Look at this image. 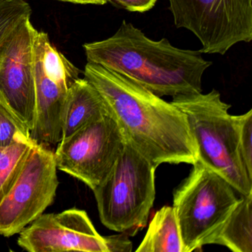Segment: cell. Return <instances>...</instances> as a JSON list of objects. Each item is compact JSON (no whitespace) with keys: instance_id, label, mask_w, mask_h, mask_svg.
Listing matches in <instances>:
<instances>
[{"instance_id":"9","label":"cell","mask_w":252,"mask_h":252,"mask_svg":"<svg viewBox=\"0 0 252 252\" xmlns=\"http://www.w3.org/2000/svg\"><path fill=\"white\" fill-rule=\"evenodd\" d=\"M54 152L34 142L12 187L0 202V235L19 234L55 200L60 182Z\"/></svg>"},{"instance_id":"14","label":"cell","mask_w":252,"mask_h":252,"mask_svg":"<svg viewBox=\"0 0 252 252\" xmlns=\"http://www.w3.org/2000/svg\"><path fill=\"white\" fill-rule=\"evenodd\" d=\"M137 252H183L178 220L172 206L158 211Z\"/></svg>"},{"instance_id":"12","label":"cell","mask_w":252,"mask_h":252,"mask_svg":"<svg viewBox=\"0 0 252 252\" xmlns=\"http://www.w3.org/2000/svg\"><path fill=\"white\" fill-rule=\"evenodd\" d=\"M110 113L102 95L86 79H76L70 87L62 116V139L88 124Z\"/></svg>"},{"instance_id":"2","label":"cell","mask_w":252,"mask_h":252,"mask_svg":"<svg viewBox=\"0 0 252 252\" xmlns=\"http://www.w3.org/2000/svg\"><path fill=\"white\" fill-rule=\"evenodd\" d=\"M88 63L99 64L159 97L202 93V77L212 64L200 51L149 39L126 20L108 39L83 45Z\"/></svg>"},{"instance_id":"18","label":"cell","mask_w":252,"mask_h":252,"mask_svg":"<svg viewBox=\"0 0 252 252\" xmlns=\"http://www.w3.org/2000/svg\"><path fill=\"white\" fill-rule=\"evenodd\" d=\"M238 148L242 161L252 178V110L237 116Z\"/></svg>"},{"instance_id":"4","label":"cell","mask_w":252,"mask_h":252,"mask_svg":"<svg viewBox=\"0 0 252 252\" xmlns=\"http://www.w3.org/2000/svg\"><path fill=\"white\" fill-rule=\"evenodd\" d=\"M156 169L126 135L113 169L93 189L103 225L130 235L146 226L156 197Z\"/></svg>"},{"instance_id":"15","label":"cell","mask_w":252,"mask_h":252,"mask_svg":"<svg viewBox=\"0 0 252 252\" xmlns=\"http://www.w3.org/2000/svg\"><path fill=\"white\" fill-rule=\"evenodd\" d=\"M34 142L24 137L10 147H0V202L15 182Z\"/></svg>"},{"instance_id":"11","label":"cell","mask_w":252,"mask_h":252,"mask_svg":"<svg viewBox=\"0 0 252 252\" xmlns=\"http://www.w3.org/2000/svg\"><path fill=\"white\" fill-rule=\"evenodd\" d=\"M36 31L31 19L28 20L0 54V93L31 132L36 110L33 43Z\"/></svg>"},{"instance_id":"6","label":"cell","mask_w":252,"mask_h":252,"mask_svg":"<svg viewBox=\"0 0 252 252\" xmlns=\"http://www.w3.org/2000/svg\"><path fill=\"white\" fill-rule=\"evenodd\" d=\"M178 29L194 33L202 54L224 55L252 39V0H169Z\"/></svg>"},{"instance_id":"16","label":"cell","mask_w":252,"mask_h":252,"mask_svg":"<svg viewBox=\"0 0 252 252\" xmlns=\"http://www.w3.org/2000/svg\"><path fill=\"white\" fill-rule=\"evenodd\" d=\"M32 14V7L26 0H0V54Z\"/></svg>"},{"instance_id":"10","label":"cell","mask_w":252,"mask_h":252,"mask_svg":"<svg viewBox=\"0 0 252 252\" xmlns=\"http://www.w3.org/2000/svg\"><path fill=\"white\" fill-rule=\"evenodd\" d=\"M19 246L30 252H108L105 237L98 234L82 209L42 214L23 228Z\"/></svg>"},{"instance_id":"3","label":"cell","mask_w":252,"mask_h":252,"mask_svg":"<svg viewBox=\"0 0 252 252\" xmlns=\"http://www.w3.org/2000/svg\"><path fill=\"white\" fill-rule=\"evenodd\" d=\"M171 102L187 117L197 150V160L226 180L241 195L252 193V178L242 161L238 148L237 116L230 104L212 90L206 94L172 97Z\"/></svg>"},{"instance_id":"8","label":"cell","mask_w":252,"mask_h":252,"mask_svg":"<svg viewBox=\"0 0 252 252\" xmlns=\"http://www.w3.org/2000/svg\"><path fill=\"white\" fill-rule=\"evenodd\" d=\"M36 110L31 138L37 144L57 145L62 140V116L70 87L80 70L36 31L33 43Z\"/></svg>"},{"instance_id":"1","label":"cell","mask_w":252,"mask_h":252,"mask_svg":"<svg viewBox=\"0 0 252 252\" xmlns=\"http://www.w3.org/2000/svg\"><path fill=\"white\" fill-rule=\"evenodd\" d=\"M85 79L100 93L126 136L155 167L197 161V150L187 117L131 79L88 63Z\"/></svg>"},{"instance_id":"7","label":"cell","mask_w":252,"mask_h":252,"mask_svg":"<svg viewBox=\"0 0 252 252\" xmlns=\"http://www.w3.org/2000/svg\"><path fill=\"white\" fill-rule=\"evenodd\" d=\"M126 134L113 112L62 139L54 152L57 169L94 189L104 181L125 147Z\"/></svg>"},{"instance_id":"5","label":"cell","mask_w":252,"mask_h":252,"mask_svg":"<svg viewBox=\"0 0 252 252\" xmlns=\"http://www.w3.org/2000/svg\"><path fill=\"white\" fill-rule=\"evenodd\" d=\"M189 176L174 191L173 207L183 252L212 244L240 198L220 175L197 160Z\"/></svg>"},{"instance_id":"13","label":"cell","mask_w":252,"mask_h":252,"mask_svg":"<svg viewBox=\"0 0 252 252\" xmlns=\"http://www.w3.org/2000/svg\"><path fill=\"white\" fill-rule=\"evenodd\" d=\"M212 244L225 246L234 252H252V193L241 195Z\"/></svg>"},{"instance_id":"17","label":"cell","mask_w":252,"mask_h":252,"mask_svg":"<svg viewBox=\"0 0 252 252\" xmlns=\"http://www.w3.org/2000/svg\"><path fill=\"white\" fill-rule=\"evenodd\" d=\"M24 137L31 138L30 127L0 93V147H10Z\"/></svg>"},{"instance_id":"20","label":"cell","mask_w":252,"mask_h":252,"mask_svg":"<svg viewBox=\"0 0 252 252\" xmlns=\"http://www.w3.org/2000/svg\"><path fill=\"white\" fill-rule=\"evenodd\" d=\"M108 252H130L132 251V243L128 238V234L105 236Z\"/></svg>"},{"instance_id":"21","label":"cell","mask_w":252,"mask_h":252,"mask_svg":"<svg viewBox=\"0 0 252 252\" xmlns=\"http://www.w3.org/2000/svg\"><path fill=\"white\" fill-rule=\"evenodd\" d=\"M63 2H72L76 4H92V5H104L108 0H61Z\"/></svg>"},{"instance_id":"19","label":"cell","mask_w":252,"mask_h":252,"mask_svg":"<svg viewBox=\"0 0 252 252\" xmlns=\"http://www.w3.org/2000/svg\"><path fill=\"white\" fill-rule=\"evenodd\" d=\"M158 0H108L113 5L125 8L131 12L144 13L150 11Z\"/></svg>"}]
</instances>
